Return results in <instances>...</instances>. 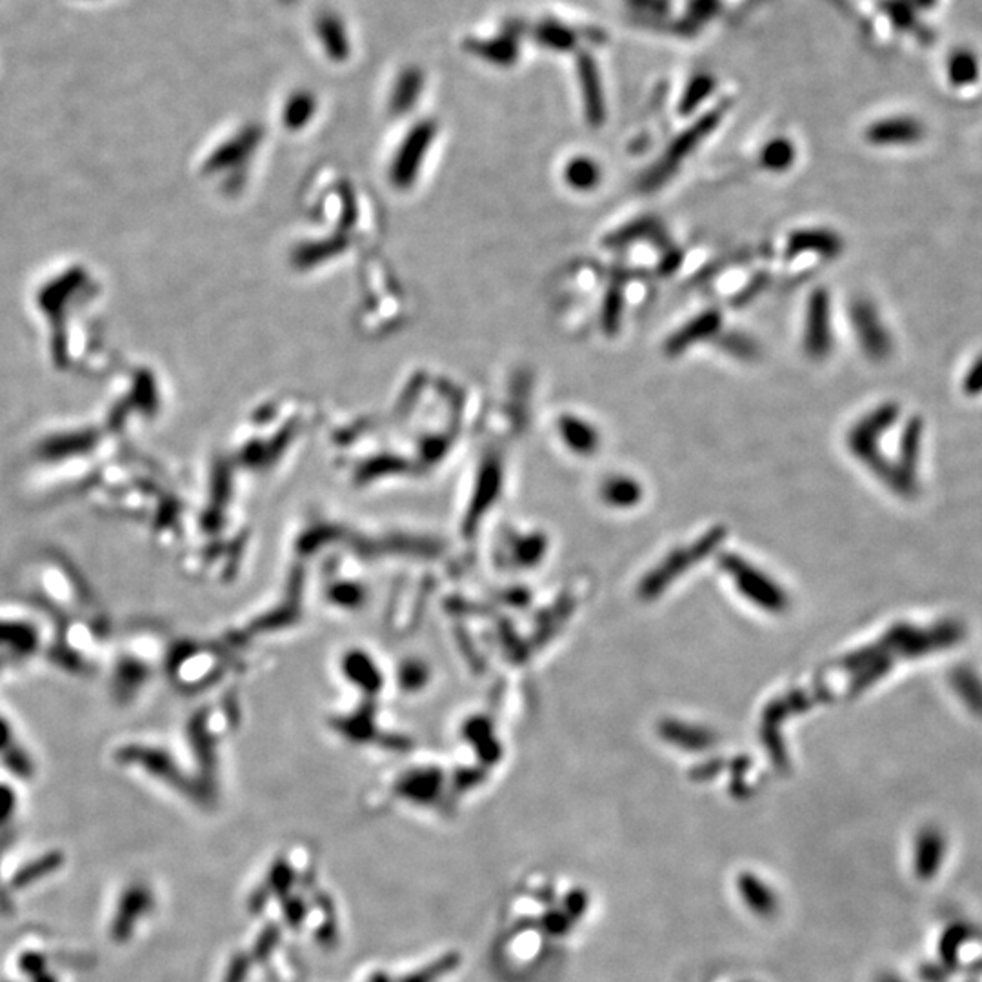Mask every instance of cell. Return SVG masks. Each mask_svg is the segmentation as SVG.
<instances>
[{
    "label": "cell",
    "mask_w": 982,
    "mask_h": 982,
    "mask_svg": "<svg viewBox=\"0 0 982 982\" xmlns=\"http://www.w3.org/2000/svg\"><path fill=\"white\" fill-rule=\"evenodd\" d=\"M721 117L722 111L715 110L710 115L702 117L701 121L697 122L686 133L679 135L672 142V146L664 151L661 161L657 162L652 170H648V173L644 175L642 190H659L661 186L670 181L681 168L682 162L686 161L692 155V151L704 141V137H708L717 128Z\"/></svg>",
    "instance_id": "1"
},
{
    "label": "cell",
    "mask_w": 982,
    "mask_h": 982,
    "mask_svg": "<svg viewBox=\"0 0 982 982\" xmlns=\"http://www.w3.org/2000/svg\"><path fill=\"white\" fill-rule=\"evenodd\" d=\"M832 344V304L826 291H813L806 313L804 350L813 361H822L832 351Z\"/></svg>",
    "instance_id": "2"
},
{
    "label": "cell",
    "mask_w": 982,
    "mask_h": 982,
    "mask_svg": "<svg viewBox=\"0 0 982 982\" xmlns=\"http://www.w3.org/2000/svg\"><path fill=\"white\" fill-rule=\"evenodd\" d=\"M719 328H721L719 311H704L702 315L688 322L682 330L673 333L670 341L666 342V353L677 357L682 351L690 350L693 344L710 339Z\"/></svg>",
    "instance_id": "3"
},
{
    "label": "cell",
    "mask_w": 982,
    "mask_h": 982,
    "mask_svg": "<svg viewBox=\"0 0 982 982\" xmlns=\"http://www.w3.org/2000/svg\"><path fill=\"white\" fill-rule=\"evenodd\" d=\"M517 37L519 35L515 31V24H512L502 31L501 35H497L493 39H486V41L471 39L468 41V50L484 61L508 66L517 59V53H519V39Z\"/></svg>",
    "instance_id": "4"
},
{
    "label": "cell",
    "mask_w": 982,
    "mask_h": 982,
    "mask_svg": "<svg viewBox=\"0 0 982 982\" xmlns=\"http://www.w3.org/2000/svg\"><path fill=\"white\" fill-rule=\"evenodd\" d=\"M322 48L333 61H344L350 55L351 44L341 19L333 13H324L315 24Z\"/></svg>",
    "instance_id": "5"
},
{
    "label": "cell",
    "mask_w": 982,
    "mask_h": 982,
    "mask_svg": "<svg viewBox=\"0 0 982 982\" xmlns=\"http://www.w3.org/2000/svg\"><path fill=\"white\" fill-rule=\"evenodd\" d=\"M842 250V242L835 233L828 230L795 231L788 242V255L795 257L806 251L821 253L822 257H833Z\"/></svg>",
    "instance_id": "6"
},
{
    "label": "cell",
    "mask_w": 982,
    "mask_h": 982,
    "mask_svg": "<svg viewBox=\"0 0 982 982\" xmlns=\"http://www.w3.org/2000/svg\"><path fill=\"white\" fill-rule=\"evenodd\" d=\"M581 81L588 121L592 122L593 126H601L602 121H604V97H602L601 84H599V77H597V71L593 68L592 62H584Z\"/></svg>",
    "instance_id": "7"
},
{
    "label": "cell",
    "mask_w": 982,
    "mask_h": 982,
    "mask_svg": "<svg viewBox=\"0 0 982 982\" xmlns=\"http://www.w3.org/2000/svg\"><path fill=\"white\" fill-rule=\"evenodd\" d=\"M566 184H570L573 190L592 191L599 186L602 179V171L599 164L590 157H577L568 162L564 170Z\"/></svg>",
    "instance_id": "8"
},
{
    "label": "cell",
    "mask_w": 982,
    "mask_h": 982,
    "mask_svg": "<svg viewBox=\"0 0 982 982\" xmlns=\"http://www.w3.org/2000/svg\"><path fill=\"white\" fill-rule=\"evenodd\" d=\"M917 126L912 121L906 119H892V121L879 122L868 131V139L879 144H892L910 139L915 135Z\"/></svg>",
    "instance_id": "9"
},
{
    "label": "cell",
    "mask_w": 982,
    "mask_h": 982,
    "mask_svg": "<svg viewBox=\"0 0 982 982\" xmlns=\"http://www.w3.org/2000/svg\"><path fill=\"white\" fill-rule=\"evenodd\" d=\"M793 161H795V148L788 139L770 141L762 150L761 162L766 170L781 173L790 170Z\"/></svg>",
    "instance_id": "10"
},
{
    "label": "cell",
    "mask_w": 982,
    "mask_h": 982,
    "mask_svg": "<svg viewBox=\"0 0 982 982\" xmlns=\"http://www.w3.org/2000/svg\"><path fill=\"white\" fill-rule=\"evenodd\" d=\"M950 79L953 84H972L979 77V59L970 50H957L950 59Z\"/></svg>",
    "instance_id": "11"
},
{
    "label": "cell",
    "mask_w": 982,
    "mask_h": 982,
    "mask_svg": "<svg viewBox=\"0 0 982 982\" xmlns=\"http://www.w3.org/2000/svg\"><path fill=\"white\" fill-rule=\"evenodd\" d=\"M535 37H537V41L541 42L542 46L552 48V50L572 48L573 44H575V33L570 28L561 26L559 22H542L541 26L537 28Z\"/></svg>",
    "instance_id": "12"
},
{
    "label": "cell",
    "mask_w": 982,
    "mask_h": 982,
    "mask_svg": "<svg viewBox=\"0 0 982 982\" xmlns=\"http://www.w3.org/2000/svg\"><path fill=\"white\" fill-rule=\"evenodd\" d=\"M562 433L566 435L568 441L572 442V446L582 451L592 450L595 441H597V435H595L592 426L575 419V417H566L562 421Z\"/></svg>",
    "instance_id": "13"
},
{
    "label": "cell",
    "mask_w": 982,
    "mask_h": 982,
    "mask_svg": "<svg viewBox=\"0 0 982 982\" xmlns=\"http://www.w3.org/2000/svg\"><path fill=\"white\" fill-rule=\"evenodd\" d=\"M421 86V71L417 68H408V70L402 71V75L397 81V88H395V104H399V106H404L406 102L410 104L417 97Z\"/></svg>",
    "instance_id": "14"
},
{
    "label": "cell",
    "mask_w": 982,
    "mask_h": 982,
    "mask_svg": "<svg viewBox=\"0 0 982 982\" xmlns=\"http://www.w3.org/2000/svg\"><path fill=\"white\" fill-rule=\"evenodd\" d=\"M713 86H715V82L710 77L693 79L690 88H688L686 95H684V99H682L681 113H692L712 93Z\"/></svg>",
    "instance_id": "15"
},
{
    "label": "cell",
    "mask_w": 982,
    "mask_h": 982,
    "mask_svg": "<svg viewBox=\"0 0 982 982\" xmlns=\"http://www.w3.org/2000/svg\"><path fill=\"white\" fill-rule=\"evenodd\" d=\"M621 310H622V295L621 291H610L608 297H606V302H604V313H602V322H604V330L608 333H615L619 330V321H621Z\"/></svg>",
    "instance_id": "16"
},
{
    "label": "cell",
    "mask_w": 982,
    "mask_h": 982,
    "mask_svg": "<svg viewBox=\"0 0 982 982\" xmlns=\"http://www.w3.org/2000/svg\"><path fill=\"white\" fill-rule=\"evenodd\" d=\"M311 110H313V101H311L310 95L299 93L297 97L291 99L288 108H286V121L290 124H299V122L310 117Z\"/></svg>",
    "instance_id": "17"
},
{
    "label": "cell",
    "mask_w": 982,
    "mask_h": 982,
    "mask_svg": "<svg viewBox=\"0 0 982 982\" xmlns=\"http://www.w3.org/2000/svg\"><path fill=\"white\" fill-rule=\"evenodd\" d=\"M726 350L735 353L739 359H752L753 355L757 353L755 350V344L750 341H746L744 337H735L732 342H726Z\"/></svg>",
    "instance_id": "18"
},
{
    "label": "cell",
    "mask_w": 982,
    "mask_h": 982,
    "mask_svg": "<svg viewBox=\"0 0 982 982\" xmlns=\"http://www.w3.org/2000/svg\"><path fill=\"white\" fill-rule=\"evenodd\" d=\"M919 2H921L922 6H933L935 4V0H919Z\"/></svg>",
    "instance_id": "19"
},
{
    "label": "cell",
    "mask_w": 982,
    "mask_h": 982,
    "mask_svg": "<svg viewBox=\"0 0 982 982\" xmlns=\"http://www.w3.org/2000/svg\"><path fill=\"white\" fill-rule=\"evenodd\" d=\"M284 2H291V0H284Z\"/></svg>",
    "instance_id": "20"
}]
</instances>
